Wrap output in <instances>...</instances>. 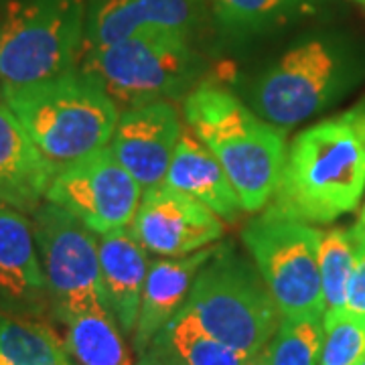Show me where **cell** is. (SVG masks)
<instances>
[{
  "instance_id": "1",
  "label": "cell",
  "mask_w": 365,
  "mask_h": 365,
  "mask_svg": "<svg viewBox=\"0 0 365 365\" xmlns=\"http://www.w3.org/2000/svg\"><path fill=\"white\" fill-rule=\"evenodd\" d=\"M365 191V100L311 124L287 150L270 209L311 225L333 223Z\"/></svg>"
},
{
  "instance_id": "2",
  "label": "cell",
  "mask_w": 365,
  "mask_h": 365,
  "mask_svg": "<svg viewBox=\"0 0 365 365\" xmlns=\"http://www.w3.org/2000/svg\"><path fill=\"white\" fill-rule=\"evenodd\" d=\"M365 81V43L345 31L302 35L256 73L252 110L278 128H294L339 104Z\"/></svg>"
},
{
  "instance_id": "3",
  "label": "cell",
  "mask_w": 365,
  "mask_h": 365,
  "mask_svg": "<svg viewBox=\"0 0 365 365\" xmlns=\"http://www.w3.org/2000/svg\"><path fill=\"white\" fill-rule=\"evenodd\" d=\"M182 112L191 132L220 160L244 211L266 207L287 160L284 130L209 81L185 98Z\"/></svg>"
},
{
  "instance_id": "4",
  "label": "cell",
  "mask_w": 365,
  "mask_h": 365,
  "mask_svg": "<svg viewBox=\"0 0 365 365\" xmlns=\"http://www.w3.org/2000/svg\"><path fill=\"white\" fill-rule=\"evenodd\" d=\"M55 175L110 146L118 106L78 69L2 96Z\"/></svg>"
},
{
  "instance_id": "5",
  "label": "cell",
  "mask_w": 365,
  "mask_h": 365,
  "mask_svg": "<svg viewBox=\"0 0 365 365\" xmlns=\"http://www.w3.org/2000/svg\"><path fill=\"white\" fill-rule=\"evenodd\" d=\"M78 71L120 108L187 98L203 81L207 63L191 39L148 35L79 53Z\"/></svg>"
},
{
  "instance_id": "6",
  "label": "cell",
  "mask_w": 365,
  "mask_h": 365,
  "mask_svg": "<svg viewBox=\"0 0 365 365\" xmlns=\"http://www.w3.org/2000/svg\"><path fill=\"white\" fill-rule=\"evenodd\" d=\"M185 307L205 333L246 355L268 347L282 321L256 264L230 242L201 266Z\"/></svg>"
},
{
  "instance_id": "7",
  "label": "cell",
  "mask_w": 365,
  "mask_h": 365,
  "mask_svg": "<svg viewBox=\"0 0 365 365\" xmlns=\"http://www.w3.org/2000/svg\"><path fill=\"white\" fill-rule=\"evenodd\" d=\"M86 0H4L0 16V96L78 69Z\"/></svg>"
},
{
  "instance_id": "8",
  "label": "cell",
  "mask_w": 365,
  "mask_h": 365,
  "mask_svg": "<svg viewBox=\"0 0 365 365\" xmlns=\"http://www.w3.org/2000/svg\"><path fill=\"white\" fill-rule=\"evenodd\" d=\"M323 232L268 207L242 232V242L270 288L282 319L325 317L319 272Z\"/></svg>"
},
{
  "instance_id": "9",
  "label": "cell",
  "mask_w": 365,
  "mask_h": 365,
  "mask_svg": "<svg viewBox=\"0 0 365 365\" xmlns=\"http://www.w3.org/2000/svg\"><path fill=\"white\" fill-rule=\"evenodd\" d=\"M53 314L66 323L76 314L108 309L98 237L67 209L43 201L31 215Z\"/></svg>"
},
{
  "instance_id": "10",
  "label": "cell",
  "mask_w": 365,
  "mask_h": 365,
  "mask_svg": "<svg viewBox=\"0 0 365 365\" xmlns=\"http://www.w3.org/2000/svg\"><path fill=\"white\" fill-rule=\"evenodd\" d=\"M140 199L143 187L108 146L59 170L45 197L76 215L96 235L128 227Z\"/></svg>"
},
{
  "instance_id": "11",
  "label": "cell",
  "mask_w": 365,
  "mask_h": 365,
  "mask_svg": "<svg viewBox=\"0 0 365 365\" xmlns=\"http://www.w3.org/2000/svg\"><path fill=\"white\" fill-rule=\"evenodd\" d=\"M130 230L146 252L181 258L220 242L223 223L193 197L158 185L144 191Z\"/></svg>"
},
{
  "instance_id": "12",
  "label": "cell",
  "mask_w": 365,
  "mask_h": 365,
  "mask_svg": "<svg viewBox=\"0 0 365 365\" xmlns=\"http://www.w3.org/2000/svg\"><path fill=\"white\" fill-rule=\"evenodd\" d=\"M203 14V0H86L81 51L148 35L191 39Z\"/></svg>"
},
{
  "instance_id": "13",
  "label": "cell",
  "mask_w": 365,
  "mask_h": 365,
  "mask_svg": "<svg viewBox=\"0 0 365 365\" xmlns=\"http://www.w3.org/2000/svg\"><path fill=\"white\" fill-rule=\"evenodd\" d=\"M181 134L182 124L170 102L134 106L118 118L108 148L146 191L163 185Z\"/></svg>"
},
{
  "instance_id": "14",
  "label": "cell",
  "mask_w": 365,
  "mask_h": 365,
  "mask_svg": "<svg viewBox=\"0 0 365 365\" xmlns=\"http://www.w3.org/2000/svg\"><path fill=\"white\" fill-rule=\"evenodd\" d=\"M49 307L33 223L25 213L0 201V309L39 317Z\"/></svg>"
},
{
  "instance_id": "15",
  "label": "cell",
  "mask_w": 365,
  "mask_h": 365,
  "mask_svg": "<svg viewBox=\"0 0 365 365\" xmlns=\"http://www.w3.org/2000/svg\"><path fill=\"white\" fill-rule=\"evenodd\" d=\"M220 244L193 252L181 258H160L148 264V274L144 280L138 319L132 333V347L136 355L157 339L169 321L179 313L189 290L193 287L201 266L217 252Z\"/></svg>"
},
{
  "instance_id": "16",
  "label": "cell",
  "mask_w": 365,
  "mask_h": 365,
  "mask_svg": "<svg viewBox=\"0 0 365 365\" xmlns=\"http://www.w3.org/2000/svg\"><path fill=\"white\" fill-rule=\"evenodd\" d=\"M55 170L19 118L0 102V201L33 215L47 197Z\"/></svg>"
},
{
  "instance_id": "17",
  "label": "cell",
  "mask_w": 365,
  "mask_h": 365,
  "mask_svg": "<svg viewBox=\"0 0 365 365\" xmlns=\"http://www.w3.org/2000/svg\"><path fill=\"white\" fill-rule=\"evenodd\" d=\"M98 248L108 311L116 319L120 331L132 335L148 274L146 250L134 237L130 225L98 235Z\"/></svg>"
},
{
  "instance_id": "18",
  "label": "cell",
  "mask_w": 365,
  "mask_h": 365,
  "mask_svg": "<svg viewBox=\"0 0 365 365\" xmlns=\"http://www.w3.org/2000/svg\"><path fill=\"white\" fill-rule=\"evenodd\" d=\"M163 185L193 197L225 222H235L240 213H244L242 201L220 160L211 155V150L189 126L182 128Z\"/></svg>"
},
{
  "instance_id": "19",
  "label": "cell",
  "mask_w": 365,
  "mask_h": 365,
  "mask_svg": "<svg viewBox=\"0 0 365 365\" xmlns=\"http://www.w3.org/2000/svg\"><path fill=\"white\" fill-rule=\"evenodd\" d=\"M63 347L78 365H132L116 319L108 309H93L67 319Z\"/></svg>"
},
{
  "instance_id": "20",
  "label": "cell",
  "mask_w": 365,
  "mask_h": 365,
  "mask_svg": "<svg viewBox=\"0 0 365 365\" xmlns=\"http://www.w3.org/2000/svg\"><path fill=\"white\" fill-rule=\"evenodd\" d=\"M0 365H71V359L47 323L0 311Z\"/></svg>"
},
{
  "instance_id": "21",
  "label": "cell",
  "mask_w": 365,
  "mask_h": 365,
  "mask_svg": "<svg viewBox=\"0 0 365 365\" xmlns=\"http://www.w3.org/2000/svg\"><path fill=\"white\" fill-rule=\"evenodd\" d=\"M213 21L232 39H252L302 16L290 0H203Z\"/></svg>"
},
{
  "instance_id": "22",
  "label": "cell",
  "mask_w": 365,
  "mask_h": 365,
  "mask_svg": "<svg viewBox=\"0 0 365 365\" xmlns=\"http://www.w3.org/2000/svg\"><path fill=\"white\" fill-rule=\"evenodd\" d=\"M160 335L185 365H244L252 357L235 351L205 333L185 304L170 319Z\"/></svg>"
},
{
  "instance_id": "23",
  "label": "cell",
  "mask_w": 365,
  "mask_h": 365,
  "mask_svg": "<svg viewBox=\"0 0 365 365\" xmlns=\"http://www.w3.org/2000/svg\"><path fill=\"white\" fill-rule=\"evenodd\" d=\"M355 258V240L351 230L333 227L321 235L319 246V272L323 284L325 314L343 311L345 292Z\"/></svg>"
},
{
  "instance_id": "24",
  "label": "cell",
  "mask_w": 365,
  "mask_h": 365,
  "mask_svg": "<svg viewBox=\"0 0 365 365\" xmlns=\"http://www.w3.org/2000/svg\"><path fill=\"white\" fill-rule=\"evenodd\" d=\"M323 337V317L282 319L268 343L270 365H319Z\"/></svg>"
},
{
  "instance_id": "25",
  "label": "cell",
  "mask_w": 365,
  "mask_h": 365,
  "mask_svg": "<svg viewBox=\"0 0 365 365\" xmlns=\"http://www.w3.org/2000/svg\"><path fill=\"white\" fill-rule=\"evenodd\" d=\"M325 337L319 365H357L365 355V319L337 311L323 317Z\"/></svg>"
},
{
  "instance_id": "26",
  "label": "cell",
  "mask_w": 365,
  "mask_h": 365,
  "mask_svg": "<svg viewBox=\"0 0 365 365\" xmlns=\"http://www.w3.org/2000/svg\"><path fill=\"white\" fill-rule=\"evenodd\" d=\"M355 240V237H353ZM343 311L365 319V242L355 240V258L345 292Z\"/></svg>"
},
{
  "instance_id": "27",
  "label": "cell",
  "mask_w": 365,
  "mask_h": 365,
  "mask_svg": "<svg viewBox=\"0 0 365 365\" xmlns=\"http://www.w3.org/2000/svg\"><path fill=\"white\" fill-rule=\"evenodd\" d=\"M136 365H185L181 357L173 351L163 335H158L140 355Z\"/></svg>"
},
{
  "instance_id": "28",
  "label": "cell",
  "mask_w": 365,
  "mask_h": 365,
  "mask_svg": "<svg viewBox=\"0 0 365 365\" xmlns=\"http://www.w3.org/2000/svg\"><path fill=\"white\" fill-rule=\"evenodd\" d=\"M302 14H311L314 11H319L327 0H290Z\"/></svg>"
},
{
  "instance_id": "29",
  "label": "cell",
  "mask_w": 365,
  "mask_h": 365,
  "mask_svg": "<svg viewBox=\"0 0 365 365\" xmlns=\"http://www.w3.org/2000/svg\"><path fill=\"white\" fill-rule=\"evenodd\" d=\"M244 365H270V349L264 347L258 353H254Z\"/></svg>"
},
{
  "instance_id": "30",
  "label": "cell",
  "mask_w": 365,
  "mask_h": 365,
  "mask_svg": "<svg viewBox=\"0 0 365 365\" xmlns=\"http://www.w3.org/2000/svg\"><path fill=\"white\" fill-rule=\"evenodd\" d=\"M351 235L355 240L365 242V203L364 207H361V213H359V220H357V223L351 227Z\"/></svg>"
},
{
  "instance_id": "31",
  "label": "cell",
  "mask_w": 365,
  "mask_h": 365,
  "mask_svg": "<svg viewBox=\"0 0 365 365\" xmlns=\"http://www.w3.org/2000/svg\"><path fill=\"white\" fill-rule=\"evenodd\" d=\"M357 365H365V355H364V357H361V361H359V364H357Z\"/></svg>"
},
{
  "instance_id": "32",
  "label": "cell",
  "mask_w": 365,
  "mask_h": 365,
  "mask_svg": "<svg viewBox=\"0 0 365 365\" xmlns=\"http://www.w3.org/2000/svg\"><path fill=\"white\" fill-rule=\"evenodd\" d=\"M364 2H365V0H364Z\"/></svg>"
}]
</instances>
